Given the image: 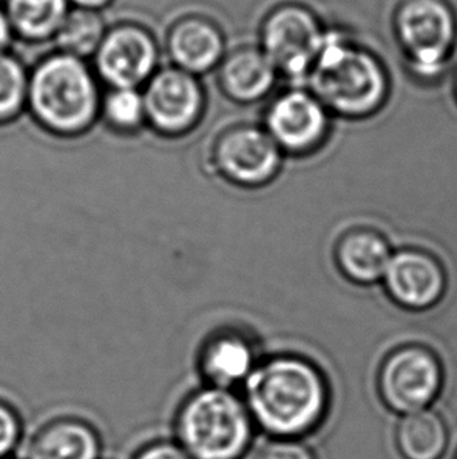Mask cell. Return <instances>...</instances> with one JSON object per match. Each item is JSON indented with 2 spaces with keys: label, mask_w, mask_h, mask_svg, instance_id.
Masks as SVG:
<instances>
[{
  "label": "cell",
  "mask_w": 457,
  "mask_h": 459,
  "mask_svg": "<svg viewBox=\"0 0 457 459\" xmlns=\"http://www.w3.org/2000/svg\"><path fill=\"white\" fill-rule=\"evenodd\" d=\"M243 400L255 427L272 437L299 439L322 425L329 389L315 366L297 358H274L247 377Z\"/></svg>",
  "instance_id": "1"
},
{
  "label": "cell",
  "mask_w": 457,
  "mask_h": 459,
  "mask_svg": "<svg viewBox=\"0 0 457 459\" xmlns=\"http://www.w3.org/2000/svg\"><path fill=\"white\" fill-rule=\"evenodd\" d=\"M307 79L312 94L323 106L351 118L375 112L387 94V75L381 62L341 27L326 29Z\"/></svg>",
  "instance_id": "2"
},
{
  "label": "cell",
  "mask_w": 457,
  "mask_h": 459,
  "mask_svg": "<svg viewBox=\"0 0 457 459\" xmlns=\"http://www.w3.org/2000/svg\"><path fill=\"white\" fill-rule=\"evenodd\" d=\"M98 77L82 58L50 56L29 75L27 107L46 131L62 137L82 135L100 117Z\"/></svg>",
  "instance_id": "3"
},
{
  "label": "cell",
  "mask_w": 457,
  "mask_h": 459,
  "mask_svg": "<svg viewBox=\"0 0 457 459\" xmlns=\"http://www.w3.org/2000/svg\"><path fill=\"white\" fill-rule=\"evenodd\" d=\"M254 429L245 400L211 385L188 395L174 419L176 442L193 459H241L251 447Z\"/></svg>",
  "instance_id": "4"
},
{
  "label": "cell",
  "mask_w": 457,
  "mask_h": 459,
  "mask_svg": "<svg viewBox=\"0 0 457 459\" xmlns=\"http://www.w3.org/2000/svg\"><path fill=\"white\" fill-rule=\"evenodd\" d=\"M392 31L415 74L431 79L442 73L457 39V14L448 0H400Z\"/></svg>",
  "instance_id": "5"
},
{
  "label": "cell",
  "mask_w": 457,
  "mask_h": 459,
  "mask_svg": "<svg viewBox=\"0 0 457 459\" xmlns=\"http://www.w3.org/2000/svg\"><path fill=\"white\" fill-rule=\"evenodd\" d=\"M324 35L326 27L310 6L282 2L262 19L260 49L278 73L290 79H303L322 49Z\"/></svg>",
  "instance_id": "6"
},
{
  "label": "cell",
  "mask_w": 457,
  "mask_h": 459,
  "mask_svg": "<svg viewBox=\"0 0 457 459\" xmlns=\"http://www.w3.org/2000/svg\"><path fill=\"white\" fill-rule=\"evenodd\" d=\"M444 373L439 360L423 348H402L390 354L379 373V394L396 414L427 410L439 397Z\"/></svg>",
  "instance_id": "7"
},
{
  "label": "cell",
  "mask_w": 457,
  "mask_h": 459,
  "mask_svg": "<svg viewBox=\"0 0 457 459\" xmlns=\"http://www.w3.org/2000/svg\"><path fill=\"white\" fill-rule=\"evenodd\" d=\"M148 125L167 137L193 131L204 113L205 98L196 75L177 66L155 71L142 90Z\"/></svg>",
  "instance_id": "8"
},
{
  "label": "cell",
  "mask_w": 457,
  "mask_h": 459,
  "mask_svg": "<svg viewBox=\"0 0 457 459\" xmlns=\"http://www.w3.org/2000/svg\"><path fill=\"white\" fill-rule=\"evenodd\" d=\"M159 50L154 38L136 25L106 33L96 52V73L108 88H140L155 74Z\"/></svg>",
  "instance_id": "9"
},
{
  "label": "cell",
  "mask_w": 457,
  "mask_h": 459,
  "mask_svg": "<svg viewBox=\"0 0 457 459\" xmlns=\"http://www.w3.org/2000/svg\"><path fill=\"white\" fill-rule=\"evenodd\" d=\"M213 163L223 178L238 186H260L278 171L280 148L266 131L234 127L224 132L215 144Z\"/></svg>",
  "instance_id": "10"
},
{
  "label": "cell",
  "mask_w": 457,
  "mask_h": 459,
  "mask_svg": "<svg viewBox=\"0 0 457 459\" xmlns=\"http://www.w3.org/2000/svg\"><path fill=\"white\" fill-rule=\"evenodd\" d=\"M326 129V107L303 90L282 94L266 113V132L279 148L289 152L312 150L322 142Z\"/></svg>",
  "instance_id": "11"
},
{
  "label": "cell",
  "mask_w": 457,
  "mask_h": 459,
  "mask_svg": "<svg viewBox=\"0 0 457 459\" xmlns=\"http://www.w3.org/2000/svg\"><path fill=\"white\" fill-rule=\"evenodd\" d=\"M384 281L390 297L410 309L433 306L445 289L439 264L420 251H401L392 255Z\"/></svg>",
  "instance_id": "12"
},
{
  "label": "cell",
  "mask_w": 457,
  "mask_h": 459,
  "mask_svg": "<svg viewBox=\"0 0 457 459\" xmlns=\"http://www.w3.org/2000/svg\"><path fill=\"white\" fill-rule=\"evenodd\" d=\"M102 439L91 423L60 417L38 429L25 459H100Z\"/></svg>",
  "instance_id": "13"
},
{
  "label": "cell",
  "mask_w": 457,
  "mask_h": 459,
  "mask_svg": "<svg viewBox=\"0 0 457 459\" xmlns=\"http://www.w3.org/2000/svg\"><path fill=\"white\" fill-rule=\"evenodd\" d=\"M174 66L193 75L204 74L223 62L224 37L204 18H186L174 25L168 39Z\"/></svg>",
  "instance_id": "14"
},
{
  "label": "cell",
  "mask_w": 457,
  "mask_h": 459,
  "mask_svg": "<svg viewBox=\"0 0 457 459\" xmlns=\"http://www.w3.org/2000/svg\"><path fill=\"white\" fill-rule=\"evenodd\" d=\"M276 75L278 71L263 50L241 48L221 62L220 83L230 100L254 102L270 93Z\"/></svg>",
  "instance_id": "15"
},
{
  "label": "cell",
  "mask_w": 457,
  "mask_h": 459,
  "mask_svg": "<svg viewBox=\"0 0 457 459\" xmlns=\"http://www.w3.org/2000/svg\"><path fill=\"white\" fill-rule=\"evenodd\" d=\"M255 368L251 345L240 335L221 334L205 343L199 358V370L207 385L230 389L245 383Z\"/></svg>",
  "instance_id": "16"
},
{
  "label": "cell",
  "mask_w": 457,
  "mask_h": 459,
  "mask_svg": "<svg viewBox=\"0 0 457 459\" xmlns=\"http://www.w3.org/2000/svg\"><path fill=\"white\" fill-rule=\"evenodd\" d=\"M450 441L444 417L421 410L401 417L395 429V444L402 459H442Z\"/></svg>",
  "instance_id": "17"
},
{
  "label": "cell",
  "mask_w": 457,
  "mask_h": 459,
  "mask_svg": "<svg viewBox=\"0 0 457 459\" xmlns=\"http://www.w3.org/2000/svg\"><path fill=\"white\" fill-rule=\"evenodd\" d=\"M392 259L389 245L371 232H358L341 242L339 262L349 280L370 284L381 280Z\"/></svg>",
  "instance_id": "18"
},
{
  "label": "cell",
  "mask_w": 457,
  "mask_h": 459,
  "mask_svg": "<svg viewBox=\"0 0 457 459\" xmlns=\"http://www.w3.org/2000/svg\"><path fill=\"white\" fill-rule=\"evenodd\" d=\"M6 14L21 37L43 41L60 30L69 14V0H8Z\"/></svg>",
  "instance_id": "19"
},
{
  "label": "cell",
  "mask_w": 457,
  "mask_h": 459,
  "mask_svg": "<svg viewBox=\"0 0 457 459\" xmlns=\"http://www.w3.org/2000/svg\"><path fill=\"white\" fill-rule=\"evenodd\" d=\"M56 38L60 52L83 60L96 56L106 38V27L94 10L79 8L69 13Z\"/></svg>",
  "instance_id": "20"
},
{
  "label": "cell",
  "mask_w": 457,
  "mask_h": 459,
  "mask_svg": "<svg viewBox=\"0 0 457 459\" xmlns=\"http://www.w3.org/2000/svg\"><path fill=\"white\" fill-rule=\"evenodd\" d=\"M100 117L123 134L140 131L146 121V107L140 88H108L100 102Z\"/></svg>",
  "instance_id": "21"
},
{
  "label": "cell",
  "mask_w": 457,
  "mask_h": 459,
  "mask_svg": "<svg viewBox=\"0 0 457 459\" xmlns=\"http://www.w3.org/2000/svg\"><path fill=\"white\" fill-rule=\"evenodd\" d=\"M29 74L22 63L0 52V125L18 118L27 107Z\"/></svg>",
  "instance_id": "22"
},
{
  "label": "cell",
  "mask_w": 457,
  "mask_h": 459,
  "mask_svg": "<svg viewBox=\"0 0 457 459\" xmlns=\"http://www.w3.org/2000/svg\"><path fill=\"white\" fill-rule=\"evenodd\" d=\"M22 419L12 404L0 400V459L10 458L22 441Z\"/></svg>",
  "instance_id": "23"
},
{
  "label": "cell",
  "mask_w": 457,
  "mask_h": 459,
  "mask_svg": "<svg viewBox=\"0 0 457 459\" xmlns=\"http://www.w3.org/2000/svg\"><path fill=\"white\" fill-rule=\"evenodd\" d=\"M251 459H316V456L299 439L272 437L255 448Z\"/></svg>",
  "instance_id": "24"
},
{
  "label": "cell",
  "mask_w": 457,
  "mask_h": 459,
  "mask_svg": "<svg viewBox=\"0 0 457 459\" xmlns=\"http://www.w3.org/2000/svg\"><path fill=\"white\" fill-rule=\"evenodd\" d=\"M134 459H193L176 441H155L136 452Z\"/></svg>",
  "instance_id": "25"
},
{
  "label": "cell",
  "mask_w": 457,
  "mask_h": 459,
  "mask_svg": "<svg viewBox=\"0 0 457 459\" xmlns=\"http://www.w3.org/2000/svg\"><path fill=\"white\" fill-rule=\"evenodd\" d=\"M13 27L10 24L8 14L0 8V52H5L10 39H12Z\"/></svg>",
  "instance_id": "26"
},
{
  "label": "cell",
  "mask_w": 457,
  "mask_h": 459,
  "mask_svg": "<svg viewBox=\"0 0 457 459\" xmlns=\"http://www.w3.org/2000/svg\"><path fill=\"white\" fill-rule=\"evenodd\" d=\"M74 4L81 6V8H87V10H96L99 6H104L110 2V0H73Z\"/></svg>",
  "instance_id": "27"
},
{
  "label": "cell",
  "mask_w": 457,
  "mask_h": 459,
  "mask_svg": "<svg viewBox=\"0 0 457 459\" xmlns=\"http://www.w3.org/2000/svg\"><path fill=\"white\" fill-rule=\"evenodd\" d=\"M456 93H457V79H456Z\"/></svg>",
  "instance_id": "28"
},
{
  "label": "cell",
  "mask_w": 457,
  "mask_h": 459,
  "mask_svg": "<svg viewBox=\"0 0 457 459\" xmlns=\"http://www.w3.org/2000/svg\"><path fill=\"white\" fill-rule=\"evenodd\" d=\"M6 459H10V458H6Z\"/></svg>",
  "instance_id": "29"
},
{
  "label": "cell",
  "mask_w": 457,
  "mask_h": 459,
  "mask_svg": "<svg viewBox=\"0 0 457 459\" xmlns=\"http://www.w3.org/2000/svg\"><path fill=\"white\" fill-rule=\"evenodd\" d=\"M456 459H457V456H456Z\"/></svg>",
  "instance_id": "30"
}]
</instances>
